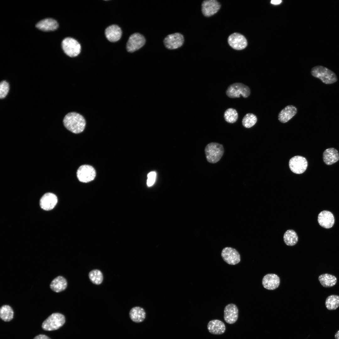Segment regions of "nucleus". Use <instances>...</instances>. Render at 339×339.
I'll use <instances>...</instances> for the list:
<instances>
[{"mask_svg": "<svg viewBox=\"0 0 339 339\" xmlns=\"http://www.w3.org/2000/svg\"><path fill=\"white\" fill-rule=\"evenodd\" d=\"M63 122L65 127L74 133L82 132L86 125V121L84 117L75 112L67 114L64 118Z\"/></svg>", "mask_w": 339, "mask_h": 339, "instance_id": "obj_1", "label": "nucleus"}, {"mask_svg": "<svg viewBox=\"0 0 339 339\" xmlns=\"http://www.w3.org/2000/svg\"><path fill=\"white\" fill-rule=\"evenodd\" d=\"M313 77L319 78L324 83L331 84L336 82L337 78L335 73L327 68L322 66H315L311 69Z\"/></svg>", "mask_w": 339, "mask_h": 339, "instance_id": "obj_2", "label": "nucleus"}, {"mask_svg": "<svg viewBox=\"0 0 339 339\" xmlns=\"http://www.w3.org/2000/svg\"><path fill=\"white\" fill-rule=\"evenodd\" d=\"M205 152L207 161L215 163L218 161L223 155L224 148L222 145L212 142L207 145Z\"/></svg>", "mask_w": 339, "mask_h": 339, "instance_id": "obj_3", "label": "nucleus"}, {"mask_svg": "<svg viewBox=\"0 0 339 339\" xmlns=\"http://www.w3.org/2000/svg\"><path fill=\"white\" fill-rule=\"evenodd\" d=\"M65 322V318L63 315L58 313H54L44 321L42 327L46 331H54L59 328Z\"/></svg>", "mask_w": 339, "mask_h": 339, "instance_id": "obj_4", "label": "nucleus"}, {"mask_svg": "<svg viewBox=\"0 0 339 339\" xmlns=\"http://www.w3.org/2000/svg\"><path fill=\"white\" fill-rule=\"evenodd\" d=\"M226 94L230 98H239L241 95L244 98L248 97L250 90L247 86L241 83H234L230 85L226 91Z\"/></svg>", "mask_w": 339, "mask_h": 339, "instance_id": "obj_5", "label": "nucleus"}, {"mask_svg": "<svg viewBox=\"0 0 339 339\" xmlns=\"http://www.w3.org/2000/svg\"><path fill=\"white\" fill-rule=\"evenodd\" d=\"M62 46L65 53L71 57L77 56L81 51L80 44L72 38L67 37L63 39L62 42Z\"/></svg>", "mask_w": 339, "mask_h": 339, "instance_id": "obj_6", "label": "nucleus"}, {"mask_svg": "<svg viewBox=\"0 0 339 339\" xmlns=\"http://www.w3.org/2000/svg\"><path fill=\"white\" fill-rule=\"evenodd\" d=\"M96 174L95 170L92 166L86 164L80 166L77 172L78 180L83 183H87L94 180Z\"/></svg>", "mask_w": 339, "mask_h": 339, "instance_id": "obj_7", "label": "nucleus"}, {"mask_svg": "<svg viewBox=\"0 0 339 339\" xmlns=\"http://www.w3.org/2000/svg\"><path fill=\"white\" fill-rule=\"evenodd\" d=\"M289 167L292 172L297 174L304 173L306 170L308 162L301 156H296L291 158L289 162Z\"/></svg>", "mask_w": 339, "mask_h": 339, "instance_id": "obj_8", "label": "nucleus"}, {"mask_svg": "<svg viewBox=\"0 0 339 339\" xmlns=\"http://www.w3.org/2000/svg\"><path fill=\"white\" fill-rule=\"evenodd\" d=\"M144 36L139 33H134L130 36L127 42L126 47L127 51L132 52L143 46L145 43Z\"/></svg>", "mask_w": 339, "mask_h": 339, "instance_id": "obj_9", "label": "nucleus"}, {"mask_svg": "<svg viewBox=\"0 0 339 339\" xmlns=\"http://www.w3.org/2000/svg\"><path fill=\"white\" fill-rule=\"evenodd\" d=\"M221 255L224 261L229 265H236L240 261V256L239 252L231 247L224 248L222 251Z\"/></svg>", "mask_w": 339, "mask_h": 339, "instance_id": "obj_10", "label": "nucleus"}, {"mask_svg": "<svg viewBox=\"0 0 339 339\" xmlns=\"http://www.w3.org/2000/svg\"><path fill=\"white\" fill-rule=\"evenodd\" d=\"M184 42V38L180 33H176L168 35L164 39L165 47L169 49H175L181 46Z\"/></svg>", "mask_w": 339, "mask_h": 339, "instance_id": "obj_11", "label": "nucleus"}, {"mask_svg": "<svg viewBox=\"0 0 339 339\" xmlns=\"http://www.w3.org/2000/svg\"><path fill=\"white\" fill-rule=\"evenodd\" d=\"M228 41L229 45L236 50H243L247 45V42L245 37L238 33H234L230 35Z\"/></svg>", "mask_w": 339, "mask_h": 339, "instance_id": "obj_12", "label": "nucleus"}, {"mask_svg": "<svg viewBox=\"0 0 339 339\" xmlns=\"http://www.w3.org/2000/svg\"><path fill=\"white\" fill-rule=\"evenodd\" d=\"M220 7V3L216 0H205L202 4V11L204 16L208 17L216 13Z\"/></svg>", "mask_w": 339, "mask_h": 339, "instance_id": "obj_13", "label": "nucleus"}, {"mask_svg": "<svg viewBox=\"0 0 339 339\" xmlns=\"http://www.w3.org/2000/svg\"><path fill=\"white\" fill-rule=\"evenodd\" d=\"M238 314V309L236 305L234 304H229L224 309V320L229 324H233L237 320Z\"/></svg>", "mask_w": 339, "mask_h": 339, "instance_id": "obj_14", "label": "nucleus"}, {"mask_svg": "<svg viewBox=\"0 0 339 339\" xmlns=\"http://www.w3.org/2000/svg\"><path fill=\"white\" fill-rule=\"evenodd\" d=\"M57 202V198L55 194L51 193H47L41 197L40 205L43 210L48 211L53 208Z\"/></svg>", "mask_w": 339, "mask_h": 339, "instance_id": "obj_15", "label": "nucleus"}, {"mask_svg": "<svg viewBox=\"0 0 339 339\" xmlns=\"http://www.w3.org/2000/svg\"><path fill=\"white\" fill-rule=\"evenodd\" d=\"M262 284L266 289L273 290L277 288L280 283V279L276 274L273 273L265 275L262 280Z\"/></svg>", "mask_w": 339, "mask_h": 339, "instance_id": "obj_16", "label": "nucleus"}, {"mask_svg": "<svg viewBox=\"0 0 339 339\" xmlns=\"http://www.w3.org/2000/svg\"><path fill=\"white\" fill-rule=\"evenodd\" d=\"M318 220L320 225L326 229L332 227L334 223V218L333 214L330 211H323L319 214Z\"/></svg>", "mask_w": 339, "mask_h": 339, "instance_id": "obj_17", "label": "nucleus"}, {"mask_svg": "<svg viewBox=\"0 0 339 339\" xmlns=\"http://www.w3.org/2000/svg\"><path fill=\"white\" fill-rule=\"evenodd\" d=\"M297 109L293 105H288L279 113L278 119L282 123H285L291 119L297 113Z\"/></svg>", "mask_w": 339, "mask_h": 339, "instance_id": "obj_18", "label": "nucleus"}, {"mask_svg": "<svg viewBox=\"0 0 339 339\" xmlns=\"http://www.w3.org/2000/svg\"><path fill=\"white\" fill-rule=\"evenodd\" d=\"M105 34L108 40L111 42H115L121 38L122 31L118 26L113 24L109 26L106 29Z\"/></svg>", "mask_w": 339, "mask_h": 339, "instance_id": "obj_19", "label": "nucleus"}, {"mask_svg": "<svg viewBox=\"0 0 339 339\" xmlns=\"http://www.w3.org/2000/svg\"><path fill=\"white\" fill-rule=\"evenodd\" d=\"M207 328L210 333L216 335L222 334L226 330L225 326L223 322L217 319L209 321L207 325Z\"/></svg>", "mask_w": 339, "mask_h": 339, "instance_id": "obj_20", "label": "nucleus"}, {"mask_svg": "<svg viewBox=\"0 0 339 339\" xmlns=\"http://www.w3.org/2000/svg\"><path fill=\"white\" fill-rule=\"evenodd\" d=\"M58 24L55 19L51 18H46L40 21L36 25L38 29L44 31H50L56 30L58 27Z\"/></svg>", "mask_w": 339, "mask_h": 339, "instance_id": "obj_21", "label": "nucleus"}, {"mask_svg": "<svg viewBox=\"0 0 339 339\" xmlns=\"http://www.w3.org/2000/svg\"><path fill=\"white\" fill-rule=\"evenodd\" d=\"M323 159L324 162L327 165L332 164L339 160V153L334 148L326 149L323 153Z\"/></svg>", "mask_w": 339, "mask_h": 339, "instance_id": "obj_22", "label": "nucleus"}, {"mask_svg": "<svg viewBox=\"0 0 339 339\" xmlns=\"http://www.w3.org/2000/svg\"><path fill=\"white\" fill-rule=\"evenodd\" d=\"M129 315L132 321L136 323H140L143 322L145 319L146 313L142 307L135 306L131 309Z\"/></svg>", "mask_w": 339, "mask_h": 339, "instance_id": "obj_23", "label": "nucleus"}, {"mask_svg": "<svg viewBox=\"0 0 339 339\" xmlns=\"http://www.w3.org/2000/svg\"><path fill=\"white\" fill-rule=\"evenodd\" d=\"M67 286L66 279L62 276H58L54 278L50 284L51 289L56 293H59L64 290Z\"/></svg>", "mask_w": 339, "mask_h": 339, "instance_id": "obj_24", "label": "nucleus"}, {"mask_svg": "<svg viewBox=\"0 0 339 339\" xmlns=\"http://www.w3.org/2000/svg\"><path fill=\"white\" fill-rule=\"evenodd\" d=\"M318 279L321 285L326 288L334 286L337 282V278L335 276L328 273L321 274L319 277Z\"/></svg>", "mask_w": 339, "mask_h": 339, "instance_id": "obj_25", "label": "nucleus"}, {"mask_svg": "<svg viewBox=\"0 0 339 339\" xmlns=\"http://www.w3.org/2000/svg\"><path fill=\"white\" fill-rule=\"evenodd\" d=\"M283 240L285 244L288 246L295 245L298 240V235L296 232L293 229H288L284 233Z\"/></svg>", "mask_w": 339, "mask_h": 339, "instance_id": "obj_26", "label": "nucleus"}, {"mask_svg": "<svg viewBox=\"0 0 339 339\" xmlns=\"http://www.w3.org/2000/svg\"><path fill=\"white\" fill-rule=\"evenodd\" d=\"M13 314L12 309L8 305H3L0 309V318L5 321H9L12 320Z\"/></svg>", "mask_w": 339, "mask_h": 339, "instance_id": "obj_27", "label": "nucleus"}, {"mask_svg": "<svg viewBox=\"0 0 339 339\" xmlns=\"http://www.w3.org/2000/svg\"><path fill=\"white\" fill-rule=\"evenodd\" d=\"M325 305L328 310L336 309L339 306V296L331 295L328 296L326 300Z\"/></svg>", "mask_w": 339, "mask_h": 339, "instance_id": "obj_28", "label": "nucleus"}, {"mask_svg": "<svg viewBox=\"0 0 339 339\" xmlns=\"http://www.w3.org/2000/svg\"><path fill=\"white\" fill-rule=\"evenodd\" d=\"M224 117L226 121L229 123H234L238 120V116L237 111L234 109L230 108L224 112Z\"/></svg>", "mask_w": 339, "mask_h": 339, "instance_id": "obj_29", "label": "nucleus"}, {"mask_svg": "<svg viewBox=\"0 0 339 339\" xmlns=\"http://www.w3.org/2000/svg\"><path fill=\"white\" fill-rule=\"evenodd\" d=\"M257 121L256 116L252 113L246 114L242 120L243 126L246 128H250L254 125Z\"/></svg>", "mask_w": 339, "mask_h": 339, "instance_id": "obj_30", "label": "nucleus"}, {"mask_svg": "<svg viewBox=\"0 0 339 339\" xmlns=\"http://www.w3.org/2000/svg\"><path fill=\"white\" fill-rule=\"evenodd\" d=\"M89 276L92 282L96 285L101 284L103 280L102 274L98 270L95 269L91 271L89 273Z\"/></svg>", "mask_w": 339, "mask_h": 339, "instance_id": "obj_31", "label": "nucleus"}, {"mask_svg": "<svg viewBox=\"0 0 339 339\" xmlns=\"http://www.w3.org/2000/svg\"><path fill=\"white\" fill-rule=\"evenodd\" d=\"M9 89L8 83L6 81H2L0 83V98L3 99L7 95Z\"/></svg>", "mask_w": 339, "mask_h": 339, "instance_id": "obj_32", "label": "nucleus"}, {"mask_svg": "<svg viewBox=\"0 0 339 339\" xmlns=\"http://www.w3.org/2000/svg\"><path fill=\"white\" fill-rule=\"evenodd\" d=\"M156 177V173L154 171L149 173L148 175L147 185L148 186H152L154 183Z\"/></svg>", "mask_w": 339, "mask_h": 339, "instance_id": "obj_33", "label": "nucleus"}, {"mask_svg": "<svg viewBox=\"0 0 339 339\" xmlns=\"http://www.w3.org/2000/svg\"><path fill=\"white\" fill-rule=\"evenodd\" d=\"M33 339H51L47 336L42 334H40L36 336Z\"/></svg>", "mask_w": 339, "mask_h": 339, "instance_id": "obj_34", "label": "nucleus"}, {"mask_svg": "<svg viewBox=\"0 0 339 339\" xmlns=\"http://www.w3.org/2000/svg\"><path fill=\"white\" fill-rule=\"evenodd\" d=\"M281 2H282L281 0H272L271 1V3L272 4H274V5H277V4H279L280 3H281Z\"/></svg>", "mask_w": 339, "mask_h": 339, "instance_id": "obj_35", "label": "nucleus"}, {"mask_svg": "<svg viewBox=\"0 0 339 339\" xmlns=\"http://www.w3.org/2000/svg\"><path fill=\"white\" fill-rule=\"evenodd\" d=\"M335 337L336 339H339V330L336 333Z\"/></svg>", "mask_w": 339, "mask_h": 339, "instance_id": "obj_36", "label": "nucleus"}]
</instances>
